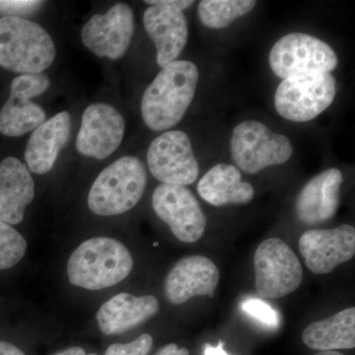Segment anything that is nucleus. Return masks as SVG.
Returning a JSON list of instances; mask_svg holds the SVG:
<instances>
[{
	"label": "nucleus",
	"instance_id": "nucleus-25",
	"mask_svg": "<svg viewBox=\"0 0 355 355\" xmlns=\"http://www.w3.org/2000/svg\"><path fill=\"white\" fill-rule=\"evenodd\" d=\"M241 309L249 316L268 327H279L280 317L272 306L261 299L249 297L241 302Z\"/></svg>",
	"mask_w": 355,
	"mask_h": 355
},
{
	"label": "nucleus",
	"instance_id": "nucleus-1",
	"mask_svg": "<svg viewBox=\"0 0 355 355\" xmlns=\"http://www.w3.org/2000/svg\"><path fill=\"white\" fill-rule=\"evenodd\" d=\"M198 77L197 65L189 60L163 67L142 97L141 114L147 127L160 132L180 123L195 97Z\"/></svg>",
	"mask_w": 355,
	"mask_h": 355
},
{
	"label": "nucleus",
	"instance_id": "nucleus-8",
	"mask_svg": "<svg viewBox=\"0 0 355 355\" xmlns=\"http://www.w3.org/2000/svg\"><path fill=\"white\" fill-rule=\"evenodd\" d=\"M338 64V55L328 44L302 33L282 37L270 53V69L284 80L314 72L330 73Z\"/></svg>",
	"mask_w": 355,
	"mask_h": 355
},
{
	"label": "nucleus",
	"instance_id": "nucleus-16",
	"mask_svg": "<svg viewBox=\"0 0 355 355\" xmlns=\"http://www.w3.org/2000/svg\"><path fill=\"white\" fill-rule=\"evenodd\" d=\"M146 3L150 6L144 11V28L155 44L157 64L163 69L176 62L186 46L188 23L183 11L179 9L156 3L155 0Z\"/></svg>",
	"mask_w": 355,
	"mask_h": 355
},
{
	"label": "nucleus",
	"instance_id": "nucleus-30",
	"mask_svg": "<svg viewBox=\"0 0 355 355\" xmlns=\"http://www.w3.org/2000/svg\"><path fill=\"white\" fill-rule=\"evenodd\" d=\"M0 355H25L22 350L13 345L12 343L0 340Z\"/></svg>",
	"mask_w": 355,
	"mask_h": 355
},
{
	"label": "nucleus",
	"instance_id": "nucleus-10",
	"mask_svg": "<svg viewBox=\"0 0 355 355\" xmlns=\"http://www.w3.org/2000/svg\"><path fill=\"white\" fill-rule=\"evenodd\" d=\"M46 74H22L10 86V94L0 111V133L9 137H22L46 121L44 109L32 98L44 94L50 87Z\"/></svg>",
	"mask_w": 355,
	"mask_h": 355
},
{
	"label": "nucleus",
	"instance_id": "nucleus-14",
	"mask_svg": "<svg viewBox=\"0 0 355 355\" xmlns=\"http://www.w3.org/2000/svg\"><path fill=\"white\" fill-rule=\"evenodd\" d=\"M125 130V120L118 110L102 103L90 105L83 114L77 150L81 155L103 160L121 146Z\"/></svg>",
	"mask_w": 355,
	"mask_h": 355
},
{
	"label": "nucleus",
	"instance_id": "nucleus-17",
	"mask_svg": "<svg viewBox=\"0 0 355 355\" xmlns=\"http://www.w3.org/2000/svg\"><path fill=\"white\" fill-rule=\"evenodd\" d=\"M343 182L342 172L336 168L312 178L296 198L295 212L299 220L314 225L335 216L340 205Z\"/></svg>",
	"mask_w": 355,
	"mask_h": 355
},
{
	"label": "nucleus",
	"instance_id": "nucleus-28",
	"mask_svg": "<svg viewBox=\"0 0 355 355\" xmlns=\"http://www.w3.org/2000/svg\"><path fill=\"white\" fill-rule=\"evenodd\" d=\"M155 355H190V352L186 347H179L175 343L165 345Z\"/></svg>",
	"mask_w": 355,
	"mask_h": 355
},
{
	"label": "nucleus",
	"instance_id": "nucleus-5",
	"mask_svg": "<svg viewBox=\"0 0 355 355\" xmlns=\"http://www.w3.org/2000/svg\"><path fill=\"white\" fill-rule=\"evenodd\" d=\"M336 94L335 77L314 72L284 79L277 87L275 106L286 120L306 123L331 106Z\"/></svg>",
	"mask_w": 355,
	"mask_h": 355
},
{
	"label": "nucleus",
	"instance_id": "nucleus-18",
	"mask_svg": "<svg viewBox=\"0 0 355 355\" xmlns=\"http://www.w3.org/2000/svg\"><path fill=\"white\" fill-rule=\"evenodd\" d=\"M35 183L29 170L15 157L0 163V220L17 225L34 200Z\"/></svg>",
	"mask_w": 355,
	"mask_h": 355
},
{
	"label": "nucleus",
	"instance_id": "nucleus-33",
	"mask_svg": "<svg viewBox=\"0 0 355 355\" xmlns=\"http://www.w3.org/2000/svg\"><path fill=\"white\" fill-rule=\"evenodd\" d=\"M315 355H343L340 352H335V350H331V352H320Z\"/></svg>",
	"mask_w": 355,
	"mask_h": 355
},
{
	"label": "nucleus",
	"instance_id": "nucleus-20",
	"mask_svg": "<svg viewBox=\"0 0 355 355\" xmlns=\"http://www.w3.org/2000/svg\"><path fill=\"white\" fill-rule=\"evenodd\" d=\"M71 116L67 112L55 114L33 132L25 150V161L36 174H46L53 169L58 154L69 142Z\"/></svg>",
	"mask_w": 355,
	"mask_h": 355
},
{
	"label": "nucleus",
	"instance_id": "nucleus-29",
	"mask_svg": "<svg viewBox=\"0 0 355 355\" xmlns=\"http://www.w3.org/2000/svg\"><path fill=\"white\" fill-rule=\"evenodd\" d=\"M156 3L162 4V6L173 7V8L179 9L183 11L184 9L193 6V1L191 0H155Z\"/></svg>",
	"mask_w": 355,
	"mask_h": 355
},
{
	"label": "nucleus",
	"instance_id": "nucleus-11",
	"mask_svg": "<svg viewBox=\"0 0 355 355\" xmlns=\"http://www.w3.org/2000/svg\"><path fill=\"white\" fill-rule=\"evenodd\" d=\"M153 207L180 241L195 243L202 237L207 217L197 198L186 187L159 184L153 195Z\"/></svg>",
	"mask_w": 355,
	"mask_h": 355
},
{
	"label": "nucleus",
	"instance_id": "nucleus-21",
	"mask_svg": "<svg viewBox=\"0 0 355 355\" xmlns=\"http://www.w3.org/2000/svg\"><path fill=\"white\" fill-rule=\"evenodd\" d=\"M198 195L214 207L246 205L253 200L251 184L242 181L241 172L233 165L220 163L205 173L198 184Z\"/></svg>",
	"mask_w": 355,
	"mask_h": 355
},
{
	"label": "nucleus",
	"instance_id": "nucleus-15",
	"mask_svg": "<svg viewBox=\"0 0 355 355\" xmlns=\"http://www.w3.org/2000/svg\"><path fill=\"white\" fill-rule=\"evenodd\" d=\"M219 277L216 263L207 257H184L166 277V298L172 304L181 305L195 296L212 297L218 286Z\"/></svg>",
	"mask_w": 355,
	"mask_h": 355
},
{
	"label": "nucleus",
	"instance_id": "nucleus-13",
	"mask_svg": "<svg viewBox=\"0 0 355 355\" xmlns=\"http://www.w3.org/2000/svg\"><path fill=\"white\" fill-rule=\"evenodd\" d=\"M299 251L315 275H327L355 254V228L343 224L334 229H311L301 235Z\"/></svg>",
	"mask_w": 355,
	"mask_h": 355
},
{
	"label": "nucleus",
	"instance_id": "nucleus-4",
	"mask_svg": "<svg viewBox=\"0 0 355 355\" xmlns=\"http://www.w3.org/2000/svg\"><path fill=\"white\" fill-rule=\"evenodd\" d=\"M146 184L144 163L135 156H123L96 178L89 191V209L100 216L125 214L141 200Z\"/></svg>",
	"mask_w": 355,
	"mask_h": 355
},
{
	"label": "nucleus",
	"instance_id": "nucleus-6",
	"mask_svg": "<svg viewBox=\"0 0 355 355\" xmlns=\"http://www.w3.org/2000/svg\"><path fill=\"white\" fill-rule=\"evenodd\" d=\"M292 153L293 147L288 137L272 132L261 121H243L233 130L232 159L249 174H256L270 166L284 164Z\"/></svg>",
	"mask_w": 355,
	"mask_h": 355
},
{
	"label": "nucleus",
	"instance_id": "nucleus-31",
	"mask_svg": "<svg viewBox=\"0 0 355 355\" xmlns=\"http://www.w3.org/2000/svg\"><path fill=\"white\" fill-rule=\"evenodd\" d=\"M223 342L219 340L218 345L214 347L212 345H207L205 347V355H229L223 349Z\"/></svg>",
	"mask_w": 355,
	"mask_h": 355
},
{
	"label": "nucleus",
	"instance_id": "nucleus-19",
	"mask_svg": "<svg viewBox=\"0 0 355 355\" xmlns=\"http://www.w3.org/2000/svg\"><path fill=\"white\" fill-rule=\"evenodd\" d=\"M160 304L153 295L133 296L120 293L104 303L98 310V324L107 336L120 335L146 323L157 314Z\"/></svg>",
	"mask_w": 355,
	"mask_h": 355
},
{
	"label": "nucleus",
	"instance_id": "nucleus-26",
	"mask_svg": "<svg viewBox=\"0 0 355 355\" xmlns=\"http://www.w3.org/2000/svg\"><path fill=\"white\" fill-rule=\"evenodd\" d=\"M153 336L144 334L132 343L110 345L104 355H147L153 349Z\"/></svg>",
	"mask_w": 355,
	"mask_h": 355
},
{
	"label": "nucleus",
	"instance_id": "nucleus-2",
	"mask_svg": "<svg viewBox=\"0 0 355 355\" xmlns=\"http://www.w3.org/2000/svg\"><path fill=\"white\" fill-rule=\"evenodd\" d=\"M132 268V254L123 243L96 237L83 242L71 254L67 275L73 286L101 291L127 279Z\"/></svg>",
	"mask_w": 355,
	"mask_h": 355
},
{
	"label": "nucleus",
	"instance_id": "nucleus-3",
	"mask_svg": "<svg viewBox=\"0 0 355 355\" xmlns=\"http://www.w3.org/2000/svg\"><path fill=\"white\" fill-rule=\"evenodd\" d=\"M55 55V43L42 26L22 17L0 18V67L17 73H43Z\"/></svg>",
	"mask_w": 355,
	"mask_h": 355
},
{
	"label": "nucleus",
	"instance_id": "nucleus-32",
	"mask_svg": "<svg viewBox=\"0 0 355 355\" xmlns=\"http://www.w3.org/2000/svg\"><path fill=\"white\" fill-rule=\"evenodd\" d=\"M53 355H87L85 350L79 347H69V349L64 350V352H58ZM96 355V354H89Z\"/></svg>",
	"mask_w": 355,
	"mask_h": 355
},
{
	"label": "nucleus",
	"instance_id": "nucleus-22",
	"mask_svg": "<svg viewBox=\"0 0 355 355\" xmlns=\"http://www.w3.org/2000/svg\"><path fill=\"white\" fill-rule=\"evenodd\" d=\"M302 340L306 347L319 352L354 349L355 308L310 324L303 331Z\"/></svg>",
	"mask_w": 355,
	"mask_h": 355
},
{
	"label": "nucleus",
	"instance_id": "nucleus-24",
	"mask_svg": "<svg viewBox=\"0 0 355 355\" xmlns=\"http://www.w3.org/2000/svg\"><path fill=\"white\" fill-rule=\"evenodd\" d=\"M25 238L10 224L0 220V270H8L24 258Z\"/></svg>",
	"mask_w": 355,
	"mask_h": 355
},
{
	"label": "nucleus",
	"instance_id": "nucleus-12",
	"mask_svg": "<svg viewBox=\"0 0 355 355\" xmlns=\"http://www.w3.org/2000/svg\"><path fill=\"white\" fill-rule=\"evenodd\" d=\"M135 33V15L128 4L116 3L96 14L83 26L81 40L94 55L119 60L127 53Z\"/></svg>",
	"mask_w": 355,
	"mask_h": 355
},
{
	"label": "nucleus",
	"instance_id": "nucleus-27",
	"mask_svg": "<svg viewBox=\"0 0 355 355\" xmlns=\"http://www.w3.org/2000/svg\"><path fill=\"white\" fill-rule=\"evenodd\" d=\"M43 4V1L36 0H0V14L4 17H20L21 15L36 12Z\"/></svg>",
	"mask_w": 355,
	"mask_h": 355
},
{
	"label": "nucleus",
	"instance_id": "nucleus-23",
	"mask_svg": "<svg viewBox=\"0 0 355 355\" xmlns=\"http://www.w3.org/2000/svg\"><path fill=\"white\" fill-rule=\"evenodd\" d=\"M254 0H203L198 4L200 22L210 29L228 27L256 6Z\"/></svg>",
	"mask_w": 355,
	"mask_h": 355
},
{
	"label": "nucleus",
	"instance_id": "nucleus-7",
	"mask_svg": "<svg viewBox=\"0 0 355 355\" xmlns=\"http://www.w3.org/2000/svg\"><path fill=\"white\" fill-rule=\"evenodd\" d=\"M256 291L261 298L279 299L292 293L303 280L300 261L286 242L270 238L257 248L254 258Z\"/></svg>",
	"mask_w": 355,
	"mask_h": 355
},
{
	"label": "nucleus",
	"instance_id": "nucleus-9",
	"mask_svg": "<svg viewBox=\"0 0 355 355\" xmlns=\"http://www.w3.org/2000/svg\"><path fill=\"white\" fill-rule=\"evenodd\" d=\"M147 164L162 184L188 186L200 174L190 137L181 130H169L156 137L147 151Z\"/></svg>",
	"mask_w": 355,
	"mask_h": 355
}]
</instances>
